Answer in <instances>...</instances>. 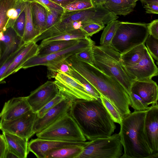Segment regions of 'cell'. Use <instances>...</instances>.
I'll return each mask as SVG.
<instances>
[{
  "instance_id": "6da1fadb",
  "label": "cell",
  "mask_w": 158,
  "mask_h": 158,
  "mask_svg": "<svg viewBox=\"0 0 158 158\" xmlns=\"http://www.w3.org/2000/svg\"><path fill=\"white\" fill-rule=\"evenodd\" d=\"M69 113L88 140L109 137L116 126L100 98L78 100L71 104Z\"/></svg>"
},
{
  "instance_id": "7a4b0ae2",
  "label": "cell",
  "mask_w": 158,
  "mask_h": 158,
  "mask_svg": "<svg viewBox=\"0 0 158 158\" xmlns=\"http://www.w3.org/2000/svg\"><path fill=\"white\" fill-rule=\"evenodd\" d=\"M66 59L72 68L86 79L100 94L114 106L122 118L131 113L129 95L116 79L102 72L93 65L79 60L74 54Z\"/></svg>"
},
{
  "instance_id": "3957f363",
  "label": "cell",
  "mask_w": 158,
  "mask_h": 158,
  "mask_svg": "<svg viewBox=\"0 0 158 158\" xmlns=\"http://www.w3.org/2000/svg\"><path fill=\"white\" fill-rule=\"evenodd\" d=\"M147 111L135 110L122 118L118 134L124 153L120 158H152L144 132Z\"/></svg>"
},
{
  "instance_id": "277c9868",
  "label": "cell",
  "mask_w": 158,
  "mask_h": 158,
  "mask_svg": "<svg viewBox=\"0 0 158 158\" xmlns=\"http://www.w3.org/2000/svg\"><path fill=\"white\" fill-rule=\"evenodd\" d=\"M93 65L106 75L114 78L124 88L128 95L134 81L123 65L121 54L111 46H93Z\"/></svg>"
},
{
  "instance_id": "5b68a950",
  "label": "cell",
  "mask_w": 158,
  "mask_h": 158,
  "mask_svg": "<svg viewBox=\"0 0 158 158\" xmlns=\"http://www.w3.org/2000/svg\"><path fill=\"white\" fill-rule=\"evenodd\" d=\"M148 24L119 21L111 46L121 54L143 43L149 35Z\"/></svg>"
},
{
  "instance_id": "8992f818",
  "label": "cell",
  "mask_w": 158,
  "mask_h": 158,
  "mask_svg": "<svg viewBox=\"0 0 158 158\" xmlns=\"http://www.w3.org/2000/svg\"><path fill=\"white\" fill-rule=\"evenodd\" d=\"M37 138L71 142H84L86 138L69 112L41 131L36 133Z\"/></svg>"
},
{
  "instance_id": "52a82bcc",
  "label": "cell",
  "mask_w": 158,
  "mask_h": 158,
  "mask_svg": "<svg viewBox=\"0 0 158 158\" xmlns=\"http://www.w3.org/2000/svg\"><path fill=\"white\" fill-rule=\"evenodd\" d=\"M123 153L119 134L115 133L88 142L78 158H120Z\"/></svg>"
},
{
  "instance_id": "ba28073f",
  "label": "cell",
  "mask_w": 158,
  "mask_h": 158,
  "mask_svg": "<svg viewBox=\"0 0 158 158\" xmlns=\"http://www.w3.org/2000/svg\"><path fill=\"white\" fill-rule=\"evenodd\" d=\"M94 44V42L89 36H88L81 39L74 45L62 51L44 56H35L28 60L22 65L21 69H26L38 65L46 66L49 63L66 59L71 55Z\"/></svg>"
},
{
  "instance_id": "9c48e42d",
  "label": "cell",
  "mask_w": 158,
  "mask_h": 158,
  "mask_svg": "<svg viewBox=\"0 0 158 158\" xmlns=\"http://www.w3.org/2000/svg\"><path fill=\"white\" fill-rule=\"evenodd\" d=\"M54 83L59 93L73 102L78 100H91L95 99L86 91L79 81L64 73H57Z\"/></svg>"
},
{
  "instance_id": "30bf717a",
  "label": "cell",
  "mask_w": 158,
  "mask_h": 158,
  "mask_svg": "<svg viewBox=\"0 0 158 158\" xmlns=\"http://www.w3.org/2000/svg\"><path fill=\"white\" fill-rule=\"evenodd\" d=\"M109 18V11L103 6H101L81 10L64 12L60 21L64 23L77 21L80 22L82 26L88 23L105 25L108 22Z\"/></svg>"
},
{
  "instance_id": "8fae6325",
  "label": "cell",
  "mask_w": 158,
  "mask_h": 158,
  "mask_svg": "<svg viewBox=\"0 0 158 158\" xmlns=\"http://www.w3.org/2000/svg\"><path fill=\"white\" fill-rule=\"evenodd\" d=\"M37 113L31 110L13 120L0 122V130L29 139L33 135V130Z\"/></svg>"
},
{
  "instance_id": "7c38bea8",
  "label": "cell",
  "mask_w": 158,
  "mask_h": 158,
  "mask_svg": "<svg viewBox=\"0 0 158 158\" xmlns=\"http://www.w3.org/2000/svg\"><path fill=\"white\" fill-rule=\"evenodd\" d=\"M59 94L54 81H47L32 91L27 96V100L33 112L37 113Z\"/></svg>"
},
{
  "instance_id": "4fadbf2b",
  "label": "cell",
  "mask_w": 158,
  "mask_h": 158,
  "mask_svg": "<svg viewBox=\"0 0 158 158\" xmlns=\"http://www.w3.org/2000/svg\"><path fill=\"white\" fill-rule=\"evenodd\" d=\"M144 132L153 158L158 157V105L152 104L147 110L144 123Z\"/></svg>"
},
{
  "instance_id": "5bb4252c",
  "label": "cell",
  "mask_w": 158,
  "mask_h": 158,
  "mask_svg": "<svg viewBox=\"0 0 158 158\" xmlns=\"http://www.w3.org/2000/svg\"><path fill=\"white\" fill-rule=\"evenodd\" d=\"M72 102L65 98L43 117L37 116L33 126V135L46 128L69 113Z\"/></svg>"
},
{
  "instance_id": "9a60e30c",
  "label": "cell",
  "mask_w": 158,
  "mask_h": 158,
  "mask_svg": "<svg viewBox=\"0 0 158 158\" xmlns=\"http://www.w3.org/2000/svg\"><path fill=\"white\" fill-rule=\"evenodd\" d=\"M125 67L133 80L150 79L158 75V68L147 48L142 57L136 64Z\"/></svg>"
},
{
  "instance_id": "2e32d148",
  "label": "cell",
  "mask_w": 158,
  "mask_h": 158,
  "mask_svg": "<svg viewBox=\"0 0 158 158\" xmlns=\"http://www.w3.org/2000/svg\"><path fill=\"white\" fill-rule=\"evenodd\" d=\"M88 142H71L44 139L37 138L28 143V149L38 158H45L47 154L55 149L67 146L77 145L84 146Z\"/></svg>"
},
{
  "instance_id": "e0dca14e",
  "label": "cell",
  "mask_w": 158,
  "mask_h": 158,
  "mask_svg": "<svg viewBox=\"0 0 158 158\" xmlns=\"http://www.w3.org/2000/svg\"><path fill=\"white\" fill-rule=\"evenodd\" d=\"M131 92L138 95L148 105L157 103L158 86L152 79L134 80Z\"/></svg>"
},
{
  "instance_id": "ac0fdd59",
  "label": "cell",
  "mask_w": 158,
  "mask_h": 158,
  "mask_svg": "<svg viewBox=\"0 0 158 158\" xmlns=\"http://www.w3.org/2000/svg\"><path fill=\"white\" fill-rule=\"evenodd\" d=\"M31 110L26 97L14 98L5 103L0 113V122L13 120Z\"/></svg>"
},
{
  "instance_id": "d6986e66",
  "label": "cell",
  "mask_w": 158,
  "mask_h": 158,
  "mask_svg": "<svg viewBox=\"0 0 158 158\" xmlns=\"http://www.w3.org/2000/svg\"><path fill=\"white\" fill-rule=\"evenodd\" d=\"M24 43L22 38L17 35L12 27L0 32V44L2 49L0 67L8 57Z\"/></svg>"
},
{
  "instance_id": "ffe728a7",
  "label": "cell",
  "mask_w": 158,
  "mask_h": 158,
  "mask_svg": "<svg viewBox=\"0 0 158 158\" xmlns=\"http://www.w3.org/2000/svg\"><path fill=\"white\" fill-rule=\"evenodd\" d=\"M39 47L33 41L28 43L14 59L2 76L0 82L10 75L21 69L22 65L31 58L38 54Z\"/></svg>"
},
{
  "instance_id": "44dd1931",
  "label": "cell",
  "mask_w": 158,
  "mask_h": 158,
  "mask_svg": "<svg viewBox=\"0 0 158 158\" xmlns=\"http://www.w3.org/2000/svg\"><path fill=\"white\" fill-rule=\"evenodd\" d=\"M7 150L18 158H26L29 152L28 139L10 133L3 132Z\"/></svg>"
},
{
  "instance_id": "7402d4cb",
  "label": "cell",
  "mask_w": 158,
  "mask_h": 158,
  "mask_svg": "<svg viewBox=\"0 0 158 158\" xmlns=\"http://www.w3.org/2000/svg\"><path fill=\"white\" fill-rule=\"evenodd\" d=\"M137 2L134 0H106L103 6L114 15L125 16L134 10Z\"/></svg>"
},
{
  "instance_id": "603a6c76",
  "label": "cell",
  "mask_w": 158,
  "mask_h": 158,
  "mask_svg": "<svg viewBox=\"0 0 158 158\" xmlns=\"http://www.w3.org/2000/svg\"><path fill=\"white\" fill-rule=\"evenodd\" d=\"M30 2L36 37L44 31L47 18V12L44 6L40 3L36 2Z\"/></svg>"
},
{
  "instance_id": "cb8c5ba5",
  "label": "cell",
  "mask_w": 158,
  "mask_h": 158,
  "mask_svg": "<svg viewBox=\"0 0 158 158\" xmlns=\"http://www.w3.org/2000/svg\"><path fill=\"white\" fill-rule=\"evenodd\" d=\"M146 48L143 43L121 54V61L123 66L129 67L136 64L143 56Z\"/></svg>"
},
{
  "instance_id": "d4e9b609",
  "label": "cell",
  "mask_w": 158,
  "mask_h": 158,
  "mask_svg": "<svg viewBox=\"0 0 158 158\" xmlns=\"http://www.w3.org/2000/svg\"><path fill=\"white\" fill-rule=\"evenodd\" d=\"M84 147L72 145L61 147L49 152L45 158H78Z\"/></svg>"
},
{
  "instance_id": "484cf974",
  "label": "cell",
  "mask_w": 158,
  "mask_h": 158,
  "mask_svg": "<svg viewBox=\"0 0 158 158\" xmlns=\"http://www.w3.org/2000/svg\"><path fill=\"white\" fill-rule=\"evenodd\" d=\"M81 39L59 40L49 43L39 48L38 56H41L59 52L69 48L78 42Z\"/></svg>"
},
{
  "instance_id": "4316f807",
  "label": "cell",
  "mask_w": 158,
  "mask_h": 158,
  "mask_svg": "<svg viewBox=\"0 0 158 158\" xmlns=\"http://www.w3.org/2000/svg\"><path fill=\"white\" fill-rule=\"evenodd\" d=\"M26 17L24 34L22 40L25 43L33 41L36 34L32 20L30 2L27 1L25 9Z\"/></svg>"
},
{
  "instance_id": "83f0119b",
  "label": "cell",
  "mask_w": 158,
  "mask_h": 158,
  "mask_svg": "<svg viewBox=\"0 0 158 158\" xmlns=\"http://www.w3.org/2000/svg\"><path fill=\"white\" fill-rule=\"evenodd\" d=\"M88 36L81 29L75 30L44 39L42 40L39 46V48H40L53 41L80 39L85 38Z\"/></svg>"
},
{
  "instance_id": "f1b7e54d",
  "label": "cell",
  "mask_w": 158,
  "mask_h": 158,
  "mask_svg": "<svg viewBox=\"0 0 158 158\" xmlns=\"http://www.w3.org/2000/svg\"><path fill=\"white\" fill-rule=\"evenodd\" d=\"M47 77L49 79L55 78L58 73H62L70 75L71 67L66 59L47 64Z\"/></svg>"
},
{
  "instance_id": "f546056e",
  "label": "cell",
  "mask_w": 158,
  "mask_h": 158,
  "mask_svg": "<svg viewBox=\"0 0 158 158\" xmlns=\"http://www.w3.org/2000/svg\"><path fill=\"white\" fill-rule=\"evenodd\" d=\"M119 21L115 20L107 24L101 36L100 42L101 45L111 46V43L115 35Z\"/></svg>"
},
{
  "instance_id": "4dcf8cb0",
  "label": "cell",
  "mask_w": 158,
  "mask_h": 158,
  "mask_svg": "<svg viewBox=\"0 0 158 158\" xmlns=\"http://www.w3.org/2000/svg\"><path fill=\"white\" fill-rule=\"evenodd\" d=\"M18 0H0V32L6 29L8 10L15 6Z\"/></svg>"
},
{
  "instance_id": "1f68e13d",
  "label": "cell",
  "mask_w": 158,
  "mask_h": 158,
  "mask_svg": "<svg viewBox=\"0 0 158 158\" xmlns=\"http://www.w3.org/2000/svg\"><path fill=\"white\" fill-rule=\"evenodd\" d=\"M70 76L79 81L95 99L100 98V94L92 85L76 70L71 68Z\"/></svg>"
},
{
  "instance_id": "d6a6232c",
  "label": "cell",
  "mask_w": 158,
  "mask_h": 158,
  "mask_svg": "<svg viewBox=\"0 0 158 158\" xmlns=\"http://www.w3.org/2000/svg\"><path fill=\"white\" fill-rule=\"evenodd\" d=\"M26 2L25 0H18L15 6L8 10L7 16L8 20L6 26V29L13 27L15 20L24 9Z\"/></svg>"
},
{
  "instance_id": "836d02e7",
  "label": "cell",
  "mask_w": 158,
  "mask_h": 158,
  "mask_svg": "<svg viewBox=\"0 0 158 158\" xmlns=\"http://www.w3.org/2000/svg\"><path fill=\"white\" fill-rule=\"evenodd\" d=\"M42 5L45 8L47 14L46 25L44 31L58 22L61 20L64 12Z\"/></svg>"
},
{
  "instance_id": "e575fe53",
  "label": "cell",
  "mask_w": 158,
  "mask_h": 158,
  "mask_svg": "<svg viewBox=\"0 0 158 158\" xmlns=\"http://www.w3.org/2000/svg\"><path fill=\"white\" fill-rule=\"evenodd\" d=\"M100 98L113 121L120 124L122 117L119 111L110 101L101 94Z\"/></svg>"
},
{
  "instance_id": "d590c367",
  "label": "cell",
  "mask_w": 158,
  "mask_h": 158,
  "mask_svg": "<svg viewBox=\"0 0 158 158\" xmlns=\"http://www.w3.org/2000/svg\"><path fill=\"white\" fill-rule=\"evenodd\" d=\"M94 7L91 0H77L64 6V12L81 10Z\"/></svg>"
},
{
  "instance_id": "8d00e7d4",
  "label": "cell",
  "mask_w": 158,
  "mask_h": 158,
  "mask_svg": "<svg viewBox=\"0 0 158 158\" xmlns=\"http://www.w3.org/2000/svg\"><path fill=\"white\" fill-rule=\"evenodd\" d=\"M129 96V105L135 111L147 110L149 109L148 105L137 95L131 92Z\"/></svg>"
},
{
  "instance_id": "74e56055",
  "label": "cell",
  "mask_w": 158,
  "mask_h": 158,
  "mask_svg": "<svg viewBox=\"0 0 158 158\" xmlns=\"http://www.w3.org/2000/svg\"><path fill=\"white\" fill-rule=\"evenodd\" d=\"M147 48L153 58L158 60V39L149 35L145 41Z\"/></svg>"
},
{
  "instance_id": "f35d334b",
  "label": "cell",
  "mask_w": 158,
  "mask_h": 158,
  "mask_svg": "<svg viewBox=\"0 0 158 158\" xmlns=\"http://www.w3.org/2000/svg\"><path fill=\"white\" fill-rule=\"evenodd\" d=\"M105 25L95 23H88L82 25L80 29L87 36H91L102 30Z\"/></svg>"
},
{
  "instance_id": "ab89813d",
  "label": "cell",
  "mask_w": 158,
  "mask_h": 158,
  "mask_svg": "<svg viewBox=\"0 0 158 158\" xmlns=\"http://www.w3.org/2000/svg\"><path fill=\"white\" fill-rule=\"evenodd\" d=\"M25 9L17 18L12 27L17 35L22 38L24 34L25 21Z\"/></svg>"
},
{
  "instance_id": "60d3db41",
  "label": "cell",
  "mask_w": 158,
  "mask_h": 158,
  "mask_svg": "<svg viewBox=\"0 0 158 158\" xmlns=\"http://www.w3.org/2000/svg\"><path fill=\"white\" fill-rule=\"evenodd\" d=\"M64 98L65 97L63 95L59 93L37 113V117L41 118L43 117L46 112L55 106Z\"/></svg>"
},
{
  "instance_id": "b9f144b4",
  "label": "cell",
  "mask_w": 158,
  "mask_h": 158,
  "mask_svg": "<svg viewBox=\"0 0 158 158\" xmlns=\"http://www.w3.org/2000/svg\"><path fill=\"white\" fill-rule=\"evenodd\" d=\"M93 46L87 48L74 55L79 60L93 65Z\"/></svg>"
},
{
  "instance_id": "7bdbcfd3",
  "label": "cell",
  "mask_w": 158,
  "mask_h": 158,
  "mask_svg": "<svg viewBox=\"0 0 158 158\" xmlns=\"http://www.w3.org/2000/svg\"><path fill=\"white\" fill-rule=\"evenodd\" d=\"M27 43H24L16 51L12 53L7 58L3 64L0 67V82L2 76L13 61L14 58L24 48Z\"/></svg>"
},
{
  "instance_id": "ee69618b",
  "label": "cell",
  "mask_w": 158,
  "mask_h": 158,
  "mask_svg": "<svg viewBox=\"0 0 158 158\" xmlns=\"http://www.w3.org/2000/svg\"><path fill=\"white\" fill-rule=\"evenodd\" d=\"M29 2H36L49 7L64 12V8L59 5L50 0H25Z\"/></svg>"
},
{
  "instance_id": "f6af8a7d",
  "label": "cell",
  "mask_w": 158,
  "mask_h": 158,
  "mask_svg": "<svg viewBox=\"0 0 158 158\" xmlns=\"http://www.w3.org/2000/svg\"><path fill=\"white\" fill-rule=\"evenodd\" d=\"M149 34L158 39V19L152 21L147 24Z\"/></svg>"
},
{
  "instance_id": "bcb514c9",
  "label": "cell",
  "mask_w": 158,
  "mask_h": 158,
  "mask_svg": "<svg viewBox=\"0 0 158 158\" xmlns=\"http://www.w3.org/2000/svg\"><path fill=\"white\" fill-rule=\"evenodd\" d=\"M7 149L6 142L3 135L0 134V158H4Z\"/></svg>"
},
{
  "instance_id": "7dc6e473",
  "label": "cell",
  "mask_w": 158,
  "mask_h": 158,
  "mask_svg": "<svg viewBox=\"0 0 158 158\" xmlns=\"http://www.w3.org/2000/svg\"><path fill=\"white\" fill-rule=\"evenodd\" d=\"M144 8L148 14H158V4H145Z\"/></svg>"
},
{
  "instance_id": "c3c4849f",
  "label": "cell",
  "mask_w": 158,
  "mask_h": 158,
  "mask_svg": "<svg viewBox=\"0 0 158 158\" xmlns=\"http://www.w3.org/2000/svg\"><path fill=\"white\" fill-rule=\"evenodd\" d=\"M63 7L64 6L77 0H50Z\"/></svg>"
},
{
  "instance_id": "681fc988",
  "label": "cell",
  "mask_w": 158,
  "mask_h": 158,
  "mask_svg": "<svg viewBox=\"0 0 158 158\" xmlns=\"http://www.w3.org/2000/svg\"><path fill=\"white\" fill-rule=\"evenodd\" d=\"M93 7H97L103 6L106 0H91Z\"/></svg>"
},
{
  "instance_id": "f907efd6",
  "label": "cell",
  "mask_w": 158,
  "mask_h": 158,
  "mask_svg": "<svg viewBox=\"0 0 158 158\" xmlns=\"http://www.w3.org/2000/svg\"><path fill=\"white\" fill-rule=\"evenodd\" d=\"M18 158L13 153L9 152L7 149L5 152L4 158Z\"/></svg>"
},
{
  "instance_id": "816d5d0a",
  "label": "cell",
  "mask_w": 158,
  "mask_h": 158,
  "mask_svg": "<svg viewBox=\"0 0 158 158\" xmlns=\"http://www.w3.org/2000/svg\"><path fill=\"white\" fill-rule=\"evenodd\" d=\"M145 4H158V0H140Z\"/></svg>"
},
{
  "instance_id": "f5cc1de1",
  "label": "cell",
  "mask_w": 158,
  "mask_h": 158,
  "mask_svg": "<svg viewBox=\"0 0 158 158\" xmlns=\"http://www.w3.org/2000/svg\"><path fill=\"white\" fill-rule=\"evenodd\" d=\"M2 55V49L0 44V60H1Z\"/></svg>"
},
{
  "instance_id": "db71d44e",
  "label": "cell",
  "mask_w": 158,
  "mask_h": 158,
  "mask_svg": "<svg viewBox=\"0 0 158 158\" xmlns=\"http://www.w3.org/2000/svg\"><path fill=\"white\" fill-rule=\"evenodd\" d=\"M135 0V1H139V0Z\"/></svg>"
}]
</instances>
